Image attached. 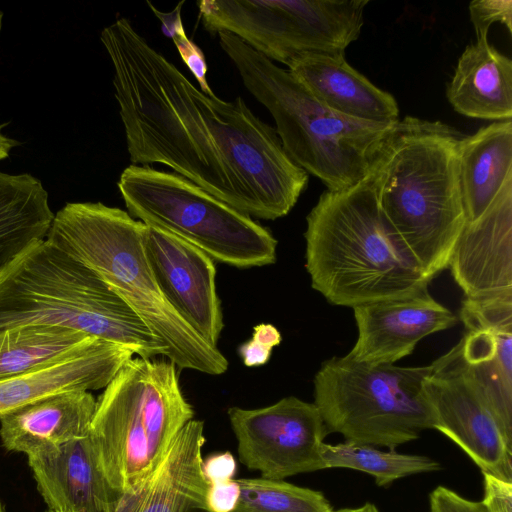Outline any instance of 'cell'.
Listing matches in <instances>:
<instances>
[{
	"mask_svg": "<svg viewBox=\"0 0 512 512\" xmlns=\"http://www.w3.org/2000/svg\"><path fill=\"white\" fill-rule=\"evenodd\" d=\"M100 40L133 165L163 164L251 218L276 220L292 210L308 173L242 97L204 93L127 18L106 26Z\"/></svg>",
	"mask_w": 512,
	"mask_h": 512,
	"instance_id": "cell-1",
	"label": "cell"
},
{
	"mask_svg": "<svg viewBox=\"0 0 512 512\" xmlns=\"http://www.w3.org/2000/svg\"><path fill=\"white\" fill-rule=\"evenodd\" d=\"M463 136L441 121L399 119L369 172L380 211L430 279L448 268L466 223L458 178Z\"/></svg>",
	"mask_w": 512,
	"mask_h": 512,
	"instance_id": "cell-2",
	"label": "cell"
},
{
	"mask_svg": "<svg viewBox=\"0 0 512 512\" xmlns=\"http://www.w3.org/2000/svg\"><path fill=\"white\" fill-rule=\"evenodd\" d=\"M311 286L333 305H359L428 288L424 274L378 206L370 173L357 184L324 191L306 217Z\"/></svg>",
	"mask_w": 512,
	"mask_h": 512,
	"instance_id": "cell-3",
	"label": "cell"
},
{
	"mask_svg": "<svg viewBox=\"0 0 512 512\" xmlns=\"http://www.w3.org/2000/svg\"><path fill=\"white\" fill-rule=\"evenodd\" d=\"M144 223L127 211L96 202L67 203L47 240L94 271L142 320L180 369L220 375L228 360L205 342L164 298L146 258Z\"/></svg>",
	"mask_w": 512,
	"mask_h": 512,
	"instance_id": "cell-4",
	"label": "cell"
},
{
	"mask_svg": "<svg viewBox=\"0 0 512 512\" xmlns=\"http://www.w3.org/2000/svg\"><path fill=\"white\" fill-rule=\"evenodd\" d=\"M23 325L74 330L144 359L166 352L94 271L47 239L0 271V331Z\"/></svg>",
	"mask_w": 512,
	"mask_h": 512,
	"instance_id": "cell-5",
	"label": "cell"
},
{
	"mask_svg": "<svg viewBox=\"0 0 512 512\" xmlns=\"http://www.w3.org/2000/svg\"><path fill=\"white\" fill-rule=\"evenodd\" d=\"M219 44L246 89L270 112L290 159L329 191L363 180L393 125L345 117L322 104L287 70L230 33Z\"/></svg>",
	"mask_w": 512,
	"mask_h": 512,
	"instance_id": "cell-6",
	"label": "cell"
},
{
	"mask_svg": "<svg viewBox=\"0 0 512 512\" xmlns=\"http://www.w3.org/2000/svg\"><path fill=\"white\" fill-rule=\"evenodd\" d=\"M432 370L433 363L401 367L335 356L324 361L314 377V404L328 433L395 450L433 429L423 392Z\"/></svg>",
	"mask_w": 512,
	"mask_h": 512,
	"instance_id": "cell-7",
	"label": "cell"
},
{
	"mask_svg": "<svg viewBox=\"0 0 512 512\" xmlns=\"http://www.w3.org/2000/svg\"><path fill=\"white\" fill-rule=\"evenodd\" d=\"M118 189L135 219L194 245L215 262L237 268L276 261L271 232L186 178L150 166L130 165Z\"/></svg>",
	"mask_w": 512,
	"mask_h": 512,
	"instance_id": "cell-8",
	"label": "cell"
},
{
	"mask_svg": "<svg viewBox=\"0 0 512 512\" xmlns=\"http://www.w3.org/2000/svg\"><path fill=\"white\" fill-rule=\"evenodd\" d=\"M211 34L230 33L271 61L304 54L345 55L360 36L369 0H200Z\"/></svg>",
	"mask_w": 512,
	"mask_h": 512,
	"instance_id": "cell-9",
	"label": "cell"
},
{
	"mask_svg": "<svg viewBox=\"0 0 512 512\" xmlns=\"http://www.w3.org/2000/svg\"><path fill=\"white\" fill-rule=\"evenodd\" d=\"M423 392L433 429L457 444L482 474L512 482V435L467 371L459 343L433 362Z\"/></svg>",
	"mask_w": 512,
	"mask_h": 512,
	"instance_id": "cell-10",
	"label": "cell"
},
{
	"mask_svg": "<svg viewBox=\"0 0 512 512\" xmlns=\"http://www.w3.org/2000/svg\"><path fill=\"white\" fill-rule=\"evenodd\" d=\"M228 417L240 462L262 478L325 469L321 447L328 431L314 403L289 396L263 408L231 407Z\"/></svg>",
	"mask_w": 512,
	"mask_h": 512,
	"instance_id": "cell-11",
	"label": "cell"
},
{
	"mask_svg": "<svg viewBox=\"0 0 512 512\" xmlns=\"http://www.w3.org/2000/svg\"><path fill=\"white\" fill-rule=\"evenodd\" d=\"M90 437L107 481L120 494L156 468L143 414V358L128 360L104 388Z\"/></svg>",
	"mask_w": 512,
	"mask_h": 512,
	"instance_id": "cell-12",
	"label": "cell"
},
{
	"mask_svg": "<svg viewBox=\"0 0 512 512\" xmlns=\"http://www.w3.org/2000/svg\"><path fill=\"white\" fill-rule=\"evenodd\" d=\"M143 246L166 301L205 342L217 347L223 329L215 261L194 245L163 230L143 229Z\"/></svg>",
	"mask_w": 512,
	"mask_h": 512,
	"instance_id": "cell-13",
	"label": "cell"
},
{
	"mask_svg": "<svg viewBox=\"0 0 512 512\" xmlns=\"http://www.w3.org/2000/svg\"><path fill=\"white\" fill-rule=\"evenodd\" d=\"M462 361L512 435V293L462 301Z\"/></svg>",
	"mask_w": 512,
	"mask_h": 512,
	"instance_id": "cell-14",
	"label": "cell"
},
{
	"mask_svg": "<svg viewBox=\"0 0 512 512\" xmlns=\"http://www.w3.org/2000/svg\"><path fill=\"white\" fill-rule=\"evenodd\" d=\"M358 330L348 353L368 364H394L424 337L455 325L457 317L424 288L410 295L353 308Z\"/></svg>",
	"mask_w": 512,
	"mask_h": 512,
	"instance_id": "cell-15",
	"label": "cell"
},
{
	"mask_svg": "<svg viewBox=\"0 0 512 512\" xmlns=\"http://www.w3.org/2000/svg\"><path fill=\"white\" fill-rule=\"evenodd\" d=\"M448 267L466 298L512 293V180L478 219L465 223Z\"/></svg>",
	"mask_w": 512,
	"mask_h": 512,
	"instance_id": "cell-16",
	"label": "cell"
},
{
	"mask_svg": "<svg viewBox=\"0 0 512 512\" xmlns=\"http://www.w3.org/2000/svg\"><path fill=\"white\" fill-rule=\"evenodd\" d=\"M205 441L204 423L188 422L159 465L121 494L114 512H206L209 482L202 468Z\"/></svg>",
	"mask_w": 512,
	"mask_h": 512,
	"instance_id": "cell-17",
	"label": "cell"
},
{
	"mask_svg": "<svg viewBox=\"0 0 512 512\" xmlns=\"http://www.w3.org/2000/svg\"><path fill=\"white\" fill-rule=\"evenodd\" d=\"M28 463L49 510L114 512L121 494L107 481L90 433Z\"/></svg>",
	"mask_w": 512,
	"mask_h": 512,
	"instance_id": "cell-18",
	"label": "cell"
},
{
	"mask_svg": "<svg viewBox=\"0 0 512 512\" xmlns=\"http://www.w3.org/2000/svg\"><path fill=\"white\" fill-rule=\"evenodd\" d=\"M133 352L95 338L76 352L0 383V416L20 406L69 391L104 389Z\"/></svg>",
	"mask_w": 512,
	"mask_h": 512,
	"instance_id": "cell-19",
	"label": "cell"
},
{
	"mask_svg": "<svg viewBox=\"0 0 512 512\" xmlns=\"http://www.w3.org/2000/svg\"><path fill=\"white\" fill-rule=\"evenodd\" d=\"M96 399L89 391L45 397L0 416V438L8 451L28 458L56 451L89 435Z\"/></svg>",
	"mask_w": 512,
	"mask_h": 512,
	"instance_id": "cell-20",
	"label": "cell"
},
{
	"mask_svg": "<svg viewBox=\"0 0 512 512\" xmlns=\"http://www.w3.org/2000/svg\"><path fill=\"white\" fill-rule=\"evenodd\" d=\"M287 67L314 98L340 115L385 125L399 120L393 95L350 66L345 55L304 54Z\"/></svg>",
	"mask_w": 512,
	"mask_h": 512,
	"instance_id": "cell-21",
	"label": "cell"
},
{
	"mask_svg": "<svg viewBox=\"0 0 512 512\" xmlns=\"http://www.w3.org/2000/svg\"><path fill=\"white\" fill-rule=\"evenodd\" d=\"M446 96L456 112L470 118L512 119V61L488 42L476 38L460 55Z\"/></svg>",
	"mask_w": 512,
	"mask_h": 512,
	"instance_id": "cell-22",
	"label": "cell"
},
{
	"mask_svg": "<svg viewBox=\"0 0 512 512\" xmlns=\"http://www.w3.org/2000/svg\"><path fill=\"white\" fill-rule=\"evenodd\" d=\"M458 178L466 222L478 219L512 180V121H496L463 136Z\"/></svg>",
	"mask_w": 512,
	"mask_h": 512,
	"instance_id": "cell-23",
	"label": "cell"
},
{
	"mask_svg": "<svg viewBox=\"0 0 512 512\" xmlns=\"http://www.w3.org/2000/svg\"><path fill=\"white\" fill-rule=\"evenodd\" d=\"M54 215L39 179L0 172V271L45 239Z\"/></svg>",
	"mask_w": 512,
	"mask_h": 512,
	"instance_id": "cell-24",
	"label": "cell"
},
{
	"mask_svg": "<svg viewBox=\"0 0 512 512\" xmlns=\"http://www.w3.org/2000/svg\"><path fill=\"white\" fill-rule=\"evenodd\" d=\"M143 414L151 458L158 466L176 436L194 417L181 391L176 365L168 359L143 358Z\"/></svg>",
	"mask_w": 512,
	"mask_h": 512,
	"instance_id": "cell-25",
	"label": "cell"
},
{
	"mask_svg": "<svg viewBox=\"0 0 512 512\" xmlns=\"http://www.w3.org/2000/svg\"><path fill=\"white\" fill-rule=\"evenodd\" d=\"M94 339L57 326L23 325L1 330L0 383L58 361Z\"/></svg>",
	"mask_w": 512,
	"mask_h": 512,
	"instance_id": "cell-26",
	"label": "cell"
},
{
	"mask_svg": "<svg viewBox=\"0 0 512 512\" xmlns=\"http://www.w3.org/2000/svg\"><path fill=\"white\" fill-rule=\"evenodd\" d=\"M321 457L324 468H349L371 475L379 487H385L406 476L435 472L439 462L427 456L383 451L376 446L349 441L335 445L323 443Z\"/></svg>",
	"mask_w": 512,
	"mask_h": 512,
	"instance_id": "cell-27",
	"label": "cell"
},
{
	"mask_svg": "<svg viewBox=\"0 0 512 512\" xmlns=\"http://www.w3.org/2000/svg\"><path fill=\"white\" fill-rule=\"evenodd\" d=\"M237 481L240 496L232 512H336L318 490L262 477Z\"/></svg>",
	"mask_w": 512,
	"mask_h": 512,
	"instance_id": "cell-28",
	"label": "cell"
},
{
	"mask_svg": "<svg viewBox=\"0 0 512 512\" xmlns=\"http://www.w3.org/2000/svg\"><path fill=\"white\" fill-rule=\"evenodd\" d=\"M184 1L179 3L172 12L163 13L157 10L152 3L147 2L152 12L162 23L163 34L172 38L177 51L198 82L199 88L206 94H214L207 81V62L203 51L188 38L181 18V8Z\"/></svg>",
	"mask_w": 512,
	"mask_h": 512,
	"instance_id": "cell-29",
	"label": "cell"
},
{
	"mask_svg": "<svg viewBox=\"0 0 512 512\" xmlns=\"http://www.w3.org/2000/svg\"><path fill=\"white\" fill-rule=\"evenodd\" d=\"M468 9L476 38L488 36L490 26L496 22L512 33L511 0H474L470 2Z\"/></svg>",
	"mask_w": 512,
	"mask_h": 512,
	"instance_id": "cell-30",
	"label": "cell"
},
{
	"mask_svg": "<svg viewBox=\"0 0 512 512\" xmlns=\"http://www.w3.org/2000/svg\"><path fill=\"white\" fill-rule=\"evenodd\" d=\"M280 341L281 335L273 325H257L254 327L252 338L239 349L243 363L248 367L265 364L269 360L273 347Z\"/></svg>",
	"mask_w": 512,
	"mask_h": 512,
	"instance_id": "cell-31",
	"label": "cell"
},
{
	"mask_svg": "<svg viewBox=\"0 0 512 512\" xmlns=\"http://www.w3.org/2000/svg\"><path fill=\"white\" fill-rule=\"evenodd\" d=\"M430 512H488L482 501L464 498L455 491L437 486L429 496Z\"/></svg>",
	"mask_w": 512,
	"mask_h": 512,
	"instance_id": "cell-32",
	"label": "cell"
},
{
	"mask_svg": "<svg viewBox=\"0 0 512 512\" xmlns=\"http://www.w3.org/2000/svg\"><path fill=\"white\" fill-rule=\"evenodd\" d=\"M237 479L210 482L206 494V512H232L239 500Z\"/></svg>",
	"mask_w": 512,
	"mask_h": 512,
	"instance_id": "cell-33",
	"label": "cell"
},
{
	"mask_svg": "<svg viewBox=\"0 0 512 512\" xmlns=\"http://www.w3.org/2000/svg\"><path fill=\"white\" fill-rule=\"evenodd\" d=\"M483 487L488 512H512V482L483 473Z\"/></svg>",
	"mask_w": 512,
	"mask_h": 512,
	"instance_id": "cell-34",
	"label": "cell"
},
{
	"mask_svg": "<svg viewBox=\"0 0 512 512\" xmlns=\"http://www.w3.org/2000/svg\"><path fill=\"white\" fill-rule=\"evenodd\" d=\"M202 468L208 482L233 479L236 461L230 452L216 453L203 459Z\"/></svg>",
	"mask_w": 512,
	"mask_h": 512,
	"instance_id": "cell-35",
	"label": "cell"
},
{
	"mask_svg": "<svg viewBox=\"0 0 512 512\" xmlns=\"http://www.w3.org/2000/svg\"><path fill=\"white\" fill-rule=\"evenodd\" d=\"M20 143L12 138H9L1 133L0 127V161L9 156L10 150Z\"/></svg>",
	"mask_w": 512,
	"mask_h": 512,
	"instance_id": "cell-36",
	"label": "cell"
},
{
	"mask_svg": "<svg viewBox=\"0 0 512 512\" xmlns=\"http://www.w3.org/2000/svg\"><path fill=\"white\" fill-rule=\"evenodd\" d=\"M336 512H380L379 509L372 503L367 502L364 505L357 508H342L336 510Z\"/></svg>",
	"mask_w": 512,
	"mask_h": 512,
	"instance_id": "cell-37",
	"label": "cell"
},
{
	"mask_svg": "<svg viewBox=\"0 0 512 512\" xmlns=\"http://www.w3.org/2000/svg\"><path fill=\"white\" fill-rule=\"evenodd\" d=\"M2 20H3V13L0 11V32L2 29Z\"/></svg>",
	"mask_w": 512,
	"mask_h": 512,
	"instance_id": "cell-38",
	"label": "cell"
},
{
	"mask_svg": "<svg viewBox=\"0 0 512 512\" xmlns=\"http://www.w3.org/2000/svg\"><path fill=\"white\" fill-rule=\"evenodd\" d=\"M0 512H3V507H2L1 500H0Z\"/></svg>",
	"mask_w": 512,
	"mask_h": 512,
	"instance_id": "cell-39",
	"label": "cell"
},
{
	"mask_svg": "<svg viewBox=\"0 0 512 512\" xmlns=\"http://www.w3.org/2000/svg\"><path fill=\"white\" fill-rule=\"evenodd\" d=\"M48 512H54V511L49 510Z\"/></svg>",
	"mask_w": 512,
	"mask_h": 512,
	"instance_id": "cell-40",
	"label": "cell"
}]
</instances>
